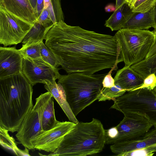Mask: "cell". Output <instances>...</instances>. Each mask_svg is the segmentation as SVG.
I'll return each instance as SVG.
<instances>
[{"label": "cell", "instance_id": "4", "mask_svg": "<svg viewBox=\"0 0 156 156\" xmlns=\"http://www.w3.org/2000/svg\"><path fill=\"white\" fill-rule=\"evenodd\" d=\"M107 74L87 75L77 72L60 75L58 83L62 85L75 116L98 100L104 88L102 81Z\"/></svg>", "mask_w": 156, "mask_h": 156}, {"label": "cell", "instance_id": "33", "mask_svg": "<svg viewBox=\"0 0 156 156\" xmlns=\"http://www.w3.org/2000/svg\"><path fill=\"white\" fill-rule=\"evenodd\" d=\"M32 6L36 12L37 0H29Z\"/></svg>", "mask_w": 156, "mask_h": 156}, {"label": "cell", "instance_id": "8", "mask_svg": "<svg viewBox=\"0 0 156 156\" xmlns=\"http://www.w3.org/2000/svg\"><path fill=\"white\" fill-rule=\"evenodd\" d=\"M58 69L45 62L42 58L32 59L23 57L22 73L33 86L37 83L45 84L46 81L53 82L61 75Z\"/></svg>", "mask_w": 156, "mask_h": 156}, {"label": "cell", "instance_id": "30", "mask_svg": "<svg viewBox=\"0 0 156 156\" xmlns=\"http://www.w3.org/2000/svg\"><path fill=\"white\" fill-rule=\"evenodd\" d=\"M44 8V0H37L36 12L37 18L40 16Z\"/></svg>", "mask_w": 156, "mask_h": 156}, {"label": "cell", "instance_id": "10", "mask_svg": "<svg viewBox=\"0 0 156 156\" xmlns=\"http://www.w3.org/2000/svg\"><path fill=\"white\" fill-rule=\"evenodd\" d=\"M23 57L15 47H0V79L21 72Z\"/></svg>", "mask_w": 156, "mask_h": 156}, {"label": "cell", "instance_id": "9", "mask_svg": "<svg viewBox=\"0 0 156 156\" xmlns=\"http://www.w3.org/2000/svg\"><path fill=\"white\" fill-rule=\"evenodd\" d=\"M76 124L72 122L58 121L51 129L44 131L31 141L35 149L53 153L59 146L65 136L71 130Z\"/></svg>", "mask_w": 156, "mask_h": 156}, {"label": "cell", "instance_id": "20", "mask_svg": "<svg viewBox=\"0 0 156 156\" xmlns=\"http://www.w3.org/2000/svg\"><path fill=\"white\" fill-rule=\"evenodd\" d=\"M127 91L118 85L111 87L104 88L102 90L98 100L105 101L106 100H114L116 98L122 96Z\"/></svg>", "mask_w": 156, "mask_h": 156}, {"label": "cell", "instance_id": "38", "mask_svg": "<svg viewBox=\"0 0 156 156\" xmlns=\"http://www.w3.org/2000/svg\"></svg>", "mask_w": 156, "mask_h": 156}, {"label": "cell", "instance_id": "2", "mask_svg": "<svg viewBox=\"0 0 156 156\" xmlns=\"http://www.w3.org/2000/svg\"><path fill=\"white\" fill-rule=\"evenodd\" d=\"M33 86L22 72L0 79V126L18 130L33 107Z\"/></svg>", "mask_w": 156, "mask_h": 156}, {"label": "cell", "instance_id": "1", "mask_svg": "<svg viewBox=\"0 0 156 156\" xmlns=\"http://www.w3.org/2000/svg\"><path fill=\"white\" fill-rule=\"evenodd\" d=\"M45 44L68 73L92 75L101 70L117 68L123 62L115 36L98 33L61 21L54 24L46 35Z\"/></svg>", "mask_w": 156, "mask_h": 156}, {"label": "cell", "instance_id": "23", "mask_svg": "<svg viewBox=\"0 0 156 156\" xmlns=\"http://www.w3.org/2000/svg\"><path fill=\"white\" fill-rule=\"evenodd\" d=\"M156 5V0H136L132 8L135 12H145Z\"/></svg>", "mask_w": 156, "mask_h": 156}, {"label": "cell", "instance_id": "35", "mask_svg": "<svg viewBox=\"0 0 156 156\" xmlns=\"http://www.w3.org/2000/svg\"><path fill=\"white\" fill-rule=\"evenodd\" d=\"M136 0H126V3L132 8Z\"/></svg>", "mask_w": 156, "mask_h": 156}, {"label": "cell", "instance_id": "28", "mask_svg": "<svg viewBox=\"0 0 156 156\" xmlns=\"http://www.w3.org/2000/svg\"><path fill=\"white\" fill-rule=\"evenodd\" d=\"M148 154V151L144 148H142L133 150L122 153L119 156H147Z\"/></svg>", "mask_w": 156, "mask_h": 156}, {"label": "cell", "instance_id": "11", "mask_svg": "<svg viewBox=\"0 0 156 156\" xmlns=\"http://www.w3.org/2000/svg\"><path fill=\"white\" fill-rule=\"evenodd\" d=\"M0 7L33 25L37 18L36 12L29 0H0Z\"/></svg>", "mask_w": 156, "mask_h": 156}, {"label": "cell", "instance_id": "19", "mask_svg": "<svg viewBox=\"0 0 156 156\" xmlns=\"http://www.w3.org/2000/svg\"><path fill=\"white\" fill-rule=\"evenodd\" d=\"M52 26L45 28L40 23L35 22L24 37L22 41V44L28 45L41 42L44 39L47 32Z\"/></svg>", "mask_w": 156, "mask_h": 156}, {"label": "cell", "instance_id": "13", "mask_svg": "<svg viewBox=\"0 0 156 156\" xmlns=\"http://www.w3.org/2000/svg\"><path fill=\"white\" fill-rule=\"evenodd\" d=\"M156 5L145 12H135L122 28L147 30L156 28Z\"/></svg>", "mask_w": 156, "mask_h": 156}, {"label": "cell", "instance_id": "6", "mask_svg": "<svg viewBox=\"0 0 156 156\" xmlns=\"http://www.w3.org/2000/svg\"><path fill=\"white\" fill-rule=\"evenodd\" d=\"M50 94L48 91L36 99L34 105L25 117L16 135L20 143L29 150L35 149L31 141L44 131L42 126V115Z\"/></svg>", "mask_w": 156, "mask_h": 156}, {"label": "cell", "instance_id": "16", "mask_svg": "<svg viewBox=\"0 0 156 156\" xmlns=\"http://www.w3.org/2000/svg\"><path fill=\"white\" fill-rule=\"evenodd\" d=\"M8 131L2 127L0 126V143L1 145L17 156H30L29 149L25 148L22 150L19 148L17 145L15 140L12 136L9 134Z\"/></svg>", "mask_w": 156, "mask_h": 156}, {"label": "cell", "instance_id": "18", "mask_svg": "<svg viewBox=\"0 0 156 156\" xmlns=\"http://www.w3.org/2000/svg\"><path fill=\"white\" fill-rule=\"evenodd\" d=\"M130 67L144 79L151 73L156 75V53Z\"/></svg>", "mask_w": 156, "mask_h": 156}, {"label": "cell", "instance_id": "21", "mask_svg": "<svg viewBox=\"0 0 156 156\" xmlns=\"http://www.w3.org/2000/svg\"><path fill=\"white\" fill-rule=\"evenodd\" d=\"M41 42L28 45L23 44L22 47L19 50L23 57H27L32 59L42 58L41 53Z\"/></svg>", "mask_w": 156, "mask_h": 156}, {"label": "cell", "instance_id": "25", "mask_svg": "<svg viewBox=\"0 0 156 156\" xmlns=\"http://www.w3.org/2000/svg\"><path fill=\"white\" fill-rule=\"evenodd\" d=\"M156 87V75L154 73H151L147 76L144 79L143 83L141 86L133 90L140 88H147L148 90H152Z\"/></svg>", "mask_w": 156, "mask_h": 156}, {"label": "cell", "instance_id": "24", "mask_svg": "<svg viewBox=\"0 0 156 156\" xmlns=\"http://www.w3.org/2000/svg\"><path fill=\"white\" fill-rule=\"evenodd\" d=\"M35 22L40 23L45 28L49 27L54 25L47 8L44 9Z\"/></svg>", "mask_w": 156, "mask_h": 156}, {"label": "cell", "instance_id": "22", "mask_svg": "<svg viewBox=\"0 0 156 156\" xmlns=\"http://www.w3.org/2000/svg\"><path fill=\"white\" fill-rule=\"evenodd\" d=\"M40 46L41 56L45 62L56 68L60 66L59 62L55 54L43 41L41 42Z\"/></svg>", "mask_w": 156, "mask_h": 156}, {"label": "cell", "instance_id": "5", "mask_svg": "<svg viewBox=\"0 0 156 156\" xmlns=\"http://www.w3.org/2000/svg\"><path fill=\"white\" fill-rule=\"evenodd\" d=\"M114 36L125 66H130L144 59L156 42L154 31L148 30L122 28Z\"/></svg>", "mask_w": 156, "mask_h": 156}, {"label": "cell", "instance_id": "15", "mask_svg": "<svg viewBox=\"0 0 156 156\" xmlns=\"http://www.w3.org/2000/svg\"><path fill=\"white\" fill-rule=\"evenodd\" d=\"M132 8L126 3L115 9L110 17L106 21L105 25L112 31L119 30L134 14Z\"/></svg>", "mask_w": 156, "mask_h": 156}, {"label": "cell", "instance_id": "34", "mask_svg": "<svg viewBox=\"0 0 156 156\" xmlns=\"http://www.w3.org/2000/svg\"><path fill=\"white\" fill-rule=\"evenodd\" d=\"M146 144L144 142H140L137 144L136 147L137 149L144 148L146 147Z\"/></svg>", "mask_w": 156, "mask_h": 156}, {"label": "cell", "instance_id": "32", "mask_svg": "<svg viewBox=\"0 0 156 156\" xmlns=\"http://www.w3.org/2000/svg\"><path fill=\"white\" fill-rule=\"evenodd\" d=\"M126 0H116L115 9H117L126 3Z\"/></svg>", "mask_w": 156, "mask_h": 156}, {"label": "cell", "instance_id": "3", "mask_svg": "<svg viewBox=\"0 0 156 156\" xmlns=\"http://www.w3.org/2000/svg\"><path fill=\"white\" fill-rule=\"evenodd\" d=\"M105 144V129L101 122L93 118L89 122H79L64 137L50 156H86L99 153Z\"/></svg>", "mask_w": 156, "mask_h": 156}, {"label": "cell", "instance_id": "26", "mask_svg": "<svg viewBox=\"0 0 156 156\" xmlns=\"http://www.w3.org/2000/svg\"><path fill=\"white\" fill-rule=\"evenodd\" d=\"M57 23L64 21V16L61 4V0H51Z\"/></svg>", "mask_w": 156, "mask_h": 156}, {"label": "cell", "instance_id": "12", "mask_svg": "<svg viewBox=\"0 0 156 156\" xmlns=\"http://www.w3.org/2000/svg\"><path fill=\"white\" fill-rule=\"evenodd\" d=\"M115 84L127 91L141 86L144 79L130 66H125L117 72L114 78Z\"/></svg>", "mask_w": 156, "mask_h": 156}, {"label": "cell", "instance_id": "7", "mask_svg": "<svg viewBox=\"0 0 156 156\" xmlns=\"http://www.w3.org/2000/svg\"><path fill=\"white\" fill-rule=\"evenodd\" d=\"M34 25L0 7V44L7 46L21 43Z\"/></svg>", "mask_w": 156, "mask_h": 156}, {"label": "cell", "instance_id": "36", "mask_svg": "<svg viewBox=\"0 0 156 156\" xmlns=\"http://www.w3.org/2000/svg\"><path fill=\"white\" fill-rule=\"evenodd\" d=\"M51 2V0H44V8L46 9Z\"/></svg>", "mask_w": 156, "mask_h": 156}, {"label": "cell", "instance_id": "14", "mask_svg": "<svg viewBox=\"0 0 156 156\" xmlns=\"http://www.w3.org/2000/svg\"><path fill=\"white\" fill-rule=\"evenodd\" d=\"M44 88L52 95L71 122L77 124L79 122L76 117L68 102L65 93L62 85L55 81L45 82Z\"/></svg>", "mask_w": 156, "mask_h": 156}, {"label": "cell", "instance_id": "31", "mask_svg": "<svg viewBox=\"0 0 156 156\" xmlns=\"http://www.w3.org/2000/svg\"><path fill=\"white\" fill-rule=\"evenodd\" d=\"M156 53V42L151 48L146 58H148Z\"/></svg>", "mask_w": 156, "mask_h": 156}, {"label": "cell", "instance_id": "29", "mask_svg": "<svg viewBox=\"0 0 156 156\" xmlns=\"http://www.w3.org/2000/svg\"><path fill=\"white\" fill-rule=\"evenodd\" d=\"M118 134V130L116 126L105 130V141L115 138Z\"/></svg>", "mask_w": 156, "mask_h": 156}, {"label": "cell", "instance_id": "37", "mask_svg": "<svg viewBox=\"0 0 156 156\" xmlns=\"http://www.w3.org/2000/svg\"><path fill=\"white\" fill-rule=\"evenodd\" d=\"M155 35V37H156V28L155 29H154V30Z\"/></svg>", "mask_w": 156, "mask_h": 156}, {"label": "cell", "instance_id": "27", "mask_svg": "<svg viewBox=\"0 0 156 156\" xmlns=\"http://www.w3.org/2000/svg\"><path fill=\"white\" fill-rule=\"evenodd\" d=\"M117 69L114 67L111 68L109 72L104 77L102 81L103 88L111 87L115 85V80L112 76V71Z\"/></svg>", "mask_w": 156, "mask_h": 156}, {"label": "cell", "instance_id": "17", "mask_svg": "<svg viewBox=\"0 0 156 156\" xmlns=\"http://www.w3.org/2000/svg\"><path fill=\"white\" fill-rule=\"evenodd\" d=\"M53 98L50 93L45 104L42 118V126L44 131L52 128L58 121L55 115Z\"/></svg>", "mask_w": 156, "mask_h": 156}]
</instances>
